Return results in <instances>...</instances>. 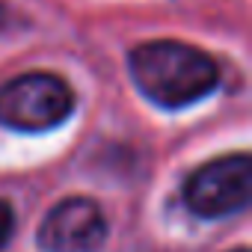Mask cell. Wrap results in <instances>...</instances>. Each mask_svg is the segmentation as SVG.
I'll return each mask as SVG.
<instances>
[{"label": "cell", "mask_w": 252, "mask_h": 252, "mask_svg": "<svg viewBox=\"0 0 252 252\" xmlns=\"http://www.w3.org/2000/svg\"><path fill=\"white\" fill-rule=\"evenodd\" d=\"M131 77L149 101L178 110L211 95L220 68L205 51L175 39H160L131 51Z\"/></svg>", "instance_id": "obj_1"}, {"label": "cell", "mask_w": 252, "mask_h": 252, "mask_svg": "<svg viewBox=\"0 0 252 252\" xmlns=\"http://www.w3.org/2000/svg\"><path fill=\"white\" fill-rule=\"evenodd\" d=\"M74 110L71 86L48 71H30L0 86V125L12 131H51Z\"/></svg>", "instance_id": "obj_2"}, {"label": "cell", "mask_w": 252, "mask_h": 252, "mask_svg": "<svg viewBox=\"0 0 252 252\" xmlns=\"http://www.w3.org/2000/svg\"><path fill=\"white\" fill-rule=\"evenodd\" d=\"M252 196L249 155H228L199 166L184 184V205L208 220L243 211Z\"/></svg>", "instance_id": "obj_3"}, {"label": "cell", "mask_w": 252, "mask_h": 252, "mask_svg": "<svg viewBox=\"0 0 252 252\" xmlns=\"http://www.w3.org/2000/svg\"><path fill=\"white\" fill-rule=\"evenodd\" d=\"M107 237L101 208L86 196H68L48 211L39 225V246L45 252H95Z\"/></svg>", "instance_id": "obj_4"}, {"label": "cell", "mask_w": 252, "mask_h": 252, "mask_svg": "<svg viewBox=\"0 0 252 252\" xmlns=\"http://www.w3.org/2000/svg\"><path fill=\"white\" fill-rule=\"evenodd\" d=\"M12 228H15V214H12L9 202H3V199H0V249L6 246V240H9Z\"/></svg>", "instance_id": "obj_5"}, {"label": "cell", "mask_w": 252, "mask_h": 252, "mask_svg": "<svg viewBox=\"0 0 252 252\" xmlns=\"http://www.w3.org/2000/svg\"><path fill=\"white\" fill-rule=\"evenodd\" d=\"M3 24H6V9H3V3H0V30H3Z\"/></svg>", "instance_id": "obj_6"}, {"label": "cell", "mask_w": 252, "mask_h": 252, "mask_svg": "<svg viewBox=\"0 0 252 252\" xmlns=\"http://www.w3.org/2000/svg\"><path fill=\"white\" fill-rule=\"evenodd\" d=\"M234 252H249V249H246V246H240V249H234Z\"/></svg>", "instance_id": "obj_7"}]
</instances>
